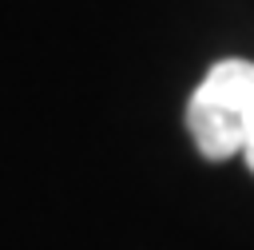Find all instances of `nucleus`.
<instances>
[{"label":"nucleus","instance_id":"1","mask_svg":"<svg viewBox=\"0 0 254 250\" xmlns=\"http://www.w3.org/2000/svg\"><path fill=\"white\" fill-rule=\"evenodd\" d=\"M187 127L202 159L242 155L254 139V63H214L187 103Z\"/></svg>","mask_w":254,"mask_h":250},{"label":"nucleus","instance_id":"2","mask_svg":"<svg viewBox=\"0 0 254 250\" xmlns=\"http://www.w3.org/2000/svg\"><path fill=\"white\" fill-rule=\"evenodd\" d=\"M242 159H246V167H250V171H254V139H250V147H246V151H242Z\"/></svg>","mask_w":254,"mask_h":250}]
</instances>
